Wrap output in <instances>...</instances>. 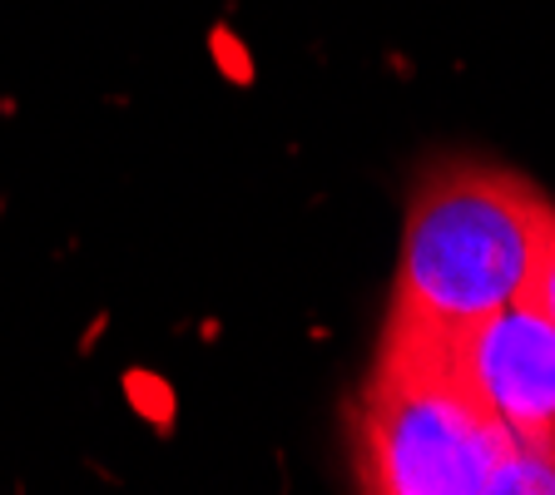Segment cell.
<instances>
[{
    "label": "cell",
    "instance_id": "6da1fadb",
    "mask_svg": "<svg viewBox=\"0 0 555 495\" xmlns=\"http://www.w3.org/2000/svg\"><path fill=\"white\" fill-rule=\"evenodd\" d=\"M555 204L520 173L437 164L406 204L392 312L382 337L451 347L526 292Z\"/></svg>",
    "mask_w": 555,
    "mask_h": 495
},
{
    "label": "cell",
    "instance_id": "7a4b0ae2",
    "mask_svg": "<svg viewBox=\"0 0 555 495\" xmlns=\"http://www.w3.org/2000/svg\"><path fill=\"white\" fill-rule=\"evenodd\" d=\"M516 437L476 402L451 347L382 337L358 406V481L382 495L491 491Z\"/></svg>",
    "mask_w": 555,
    "mask_h": 495
},
{
    "label": "cell",
    "instance_id": "3957f363",
    "mask_svg": "<svg viewBox=\"0 0 555 495\" xmlns=\"http://www.w3.org/2000/svg\"><path fill=\"white\" fill-rule=\"evenodd\" d=\"M451 362L516 446L555 456V327L535 302L516 298L466 327Z\"/></svg>",
    "mask_w": 555,
    "mask_h": 495
},
{
    "label": "cell",
    "instance_id": "277c9868",
    "mask_svg": "<svg viewBox=\"0 0 555 495\" xmlns=\"http://www.w3.org/2000/svg\"><path fill=\"white\" fill-rule=\"evenodd\" d=\"M520 298H526V302H535V308L545 312V323L555 327V219L545 223L541 253H535L531 277H526V292H520Z\"/></svg>",
    "mask_w": 555,
    "mask_h": 495
}]
</instances>
